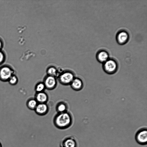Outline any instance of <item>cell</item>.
<instances>
[{
	"label": "cell",
	"mask_w": 147,
	"mask_h": 147,
	"mask_svg": "<svg viewBox=\"0 0 147 147\" xmlns=\"http://www.w3.org/2000/svg\"><path fill=\"white\" fill-rule=\"evenodd\" d=\"M47 72L48 75L55 77L57 74V69L55 67L53 66L49 67L47 70Z\"/></svg>",
	"instance_id": "obj_15"
},
{
	"label": "cell",
	"mask_w": 147,
	"mask_h": 147,
	"mask_svg": "<svg viewBox=\"0 0 147 147\" xmlns=\"http://www.w3.org/2000/svg\"><path fill=\"white\" fill-rule=\"evenodd\" d=\"M63 145V147H76V143L73 139L69 138L64 141Z\"/></svg>",
	"instance_id": "obj_12"
},
{
	"label": "cell",
	"mask_w": 147,
	"mask_h": 147,
	"mask_svg": "<svg viewBox=\"0 0 147 147\" xmlns=\"http://www.w3.org/2000/svg\"><path fill=\"white\" fill-rule=\"evenodd\" d=\"M38 103L35 98L29 99L27 102V105L31 110H34Z\"/></svg>",
	"instance_id": "obj_13"
},
{
	"label": "cell",
	"mask_w": 147,
	"mask_h": 147,
	"mask_svg": "<svg viewBox=\"0 0 147 147\" xmlns=\"http://www.w3.org/2000/svg\"><path fill=\"white\" fill-rule=\"evenodd\" d=\"M67 109L66 104L63 102L58 103L56 107V110L58 113H61L66 111Z\"/></svg>",
	"instance_id": "obj_14"
},
{
	"label": "cell",
	"mask_w": 147,
	"mask_h": 147,
	"mask_svg": "<svg viewBox=\"0 0 147 147\" xmlns=\"http://www.w3.org/2000/svg\"><path fill=\"white\" fill-rule=\"evenodd\" d=\"M102 68L104 71L107 74H113L117 71L118 64L115 60L109 58L103 63Z\"/></svg>",
	"instance_id": "obj_2"
},
{
	"label": "cell",
	"mask_w": 147,
	"mask_h": 147,
	"mask_svg": "<svg viewBox=\"0 0 147 147\" xmlns=\"http://www.w3.org/2000/svg\"><path fill=\"white\" fill-rule=\"evenodd\" d=\"M34 110L37 114L42 115L47 113L49 108L46 103H38Z\"/></svg>",
	"instance_id": "obj_8"
},
{
	"label": "cell",
	"mask_w": 147,
	"mask_h": 147,
	"mask_svg": "<svg viewBox=\"0 0 147 147\" xmlns=\"http://www.w3.org/2000/svg\"><path fill=\"white\" fill-rule=\"evenodd\" d=\"M129 35L128 32L125 30H122L119 31L116 36V40L118 44L123 45L128 41Z\"/></svg>",
	"instance_id": "obj_6"
},
{
	"label": "cell",
	"mask_w": 147,
	"mask_h": 147,
	"mask_svg": "<svg viewBox=\"0 0 147 147\" xmlns=\"http://www.w3.org/2000/svg\"><path fill=\"white\" fill-rule=\"evenodd\" d=\"M35 99L38 103H46L48 100V96L44 92L36 93Z\"/></svg>",
	"instance_id": "obj_11"
},
{
	"label": "cell",
	"mask_w": 147,
	"mask_h": 147,
	"mask_svg": "<svg viewBox=\"0 0 147 147\" xmlns=\"http://www.w3.org/2000/svg\"><path fill=\"white\" fill-rule=\"evenodd\" d=\"M71 88L74 90L78 91L81 90L83 86L82 80L80 78H75L70 84Z\"/></svg>",
	"instance_id": "obj_10"
},
{
	"label": "cell",
	"mask_w": 147,
	"mask_h": 147,
	"mask_svg": "<svg viewBox=\"0 0 147 147\" xmlns=\"http://www.w3.org/2000/svg\"><path fill=\"white\" fill-rule=\"evenodd\" d=\"M109 55L106 51L101 50L98 51L96 54V58L100 63H103L109 58Z\"/></svg>",
	"instance_id": "obj_9"
},
{
	"label": "cell",
	"mask_w": 147,
	"mask_h": 147,
	"mask_svg": "<svg viewBox=\"0 0 147 147\" xmlns=\"http://www.w3.org/2000/svg\"><path fill=\"white\" fill-rule=\"evenodd\" d=\"M8 81L11 85H15L18 82V78L16 76L13 74L9 79Z\"/></svg>",
	"instance_id": "obj_17"
},
{
	"label": "cell",
	"mask_w": 147,
	"mask_h": 147,
	"mask_svg": "<svg viewBox=\"0 0 147 147\" xmlns=\"http://www.w3.org/2000/svg\"><path fill=\"white\" fill-rule=\"evenodd\" d=\"M0 147H1V144H0Z\"/></svg>",
	"instance_id": "obj_20"
},
{
	"label": "cell",
	"mask_w": 147,
	"mask_h": 147,
	"mask_svg": "<svg viewBox=\"0 0 147 147\" xmlns=\"http://www.w3.org/2000/svg\"><path fill=\"white\" fill-rule=\"evenodd\" d=\"M4 59V56L3 53L0 51V64L3 61Z\"/></svg>",
	"instance_id": "obj_18"
},
{
	"label": "cell",
	"mask_w": 147,
	"mask_h": 147,
	"mask_svg": "<svg viewBox=\"0 0 147 147\" xmlns=\"http://www.w3.org/2000/svg\"><path fill=\"white\" fill-rule=\"evenodd\" d=\"M73 72L69 71L62 72L58 77L59 82L62 84L68 85L70 84L75 78Z\"/></svg>",
	"instance_id": "obj_3"
},
{
	"label": "cell",
	"mask_w": 147,
	"mask_h": 147,
	"mask_svg": "<svg viewBox=\"0 0 147 147\" xmlns=\"http://www.w3.org/2000/svg\"><path fill=\"white\" fill-rule=\"evenodd\" d=\"M72 118L70 114L67 111L58 113L55 117L54 122L55 126L60 129H65L71 124Z\"/></svg>",
	"instance_id": "obj_1"
},
{
	"label": "cell",
	"mask_w": 147,
	"mask_h": 147,
	"mask_svg": "<svg viewBox=\"0 0 147 147\" xmlns=\"http://www.w3.org/2000/svg\"><path fill=\"white\" fill-rule=\"evenodd\" d=\"M135 138L136 142L141 145H146L147 143V129L143 128L139 129L136 133Z\"/></svg>",
	"instance_id": "obj_4"
},
{
	"label": "cell",
	"mask_w": 147,
	"mask_h": 147,
	"mask_svg": "<svg viewBox=\"0 0 147 147\" xmlns=\"http://www.w3.org/2000/svg\"><path fill=\"white\" fill-rule=\"evenodd\" d=\"M43 83L46 88L49 90L54 89L57 84L55 77L48 75L45 78Z\"/></svg>",
	"instance_id": "obj_7"
},
{
	"label": "cell",
	"mask_w": 147,
	"mask_h": 147,
	"mask_svg": "<svg viewBox=\"0 0 147 147\" xmlns=\"http://www.w3.org/2000/svg\"><path fill=\"white\" fill-rule=\"evenodd\" d=\"M14 71L7 66H4L0 69V79L2 81H8L13 75Z\"/></svg>",
	"instance_id": "obj_5"
},
{
	"label": "cell",
	"mask_w": 147,
	"mask_h": 147,
	"mask_svg": "<svg viewBox=\"0 0 147 147\" xmlns=\"http://www.w3.org/2000/svg\"><path fill=\"white\" fill-rule=\"evenodd\" d=\"M1 42L0 41V48L1 47Z\"/></svg>",
	"instance_id": "obj_19"
},
{
	"label": "cell",
	"mask_w": 147,
	"mask_h": 147,
	"mask_svg": "<svg viewBox=\"0 0 147 147\" xmlns=\"http://www.w3.org/2000/svg\"><path fill=\"white\" fill-rule=\"evenodd\" d=\"M46 88L43 82H39L36 85L35 90L36 93L44 92Z\"/></svg>",
	"instance_id": "obj_16"
}]
</instances>
